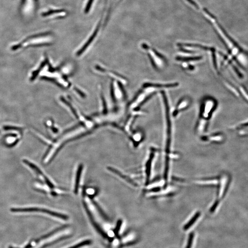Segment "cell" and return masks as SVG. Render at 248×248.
<instances>
[{"mask_svg": "<svg viewBox=\"0 0 248 248\" xmlns=\"http://www.w3.org/2000/svg\"><path fill=\"white\" fill-rule=\"evenodd\" d=\"M67 226L66 225L63 226L58 227V228H57V229H54V230H53V231L50 232V233L46 234V235H45V236H44L40 238H39V239H37V240L36 241V243H38L40 242V241H42V240L47 239V238H48L50 237H51L52 236H53V235L54 234H56V233H57V232H59L63 230H64V229H65L67 227Z\"/></svg>", "mask_w": 248, "mask_h": 248, "instance_id": "obj_4", "label": "cell"}, {"mask_svg": "<svg viewBox=\"0 0 248 248\" xmlns=\"http://www.w3.org/2000/svg\"><path fill=\"white\" fill-rule=\"evenodd\" d=\"M195 234L194 232H191L190 233L189 235V239H188V243L186 248H191L193 245V242H194Z\"/></svg>", "mask_w": 248, "mask_h": 248, "instance_id": "obj_10", "label": "cell"}, {"mask_svg": "<svg viewBox=\"0 0 248 248\" xmlns=\"http://www.w3.org/2000/svg\"><path fill=\"white\" fill-rule=\"evenodd\" d=\"M23 162H24V163H25V164L28 165V166H29L30 167L32 170H34V171H35V172H36L37 173L39 174L40 175H43L42 172V171H41V170H40L39 168H38V167L36 166L35 164L31 163V162H30V161H29L26 160H23Z\"/></svg>", "mask_w": 248, "mask_h": 248, "instance_id": "obj_8", "label": "cell"}, {"mask_svg": "<svg viewBox=\"0 0 248 248\" xmlns=\"http://www.w3.org/2000/svg\"><path fill=\"white\" fill-rule=\"evenodd\" d=\"M71 237L70 235H65L64 236H62L55 240L52 241L51 242L48 243V244H46L44 245H43L41 248H46L47 247H49V246H52L53 244H56L58 243L60 241H63V240H65V239H68V238H70Z\"/></svg>", "mask_w": 248, "mask_h": 248, "instance_id": "obj_6", "label": "cell"}, {"mask_svg": "<svg viewBox=\"0 0 248 248\" xmlns=\"http://www.w3.org/2000/svg\"><path fill=\"white\" fill-rule=\"evenodd\" d=\"M37 0H21L20 12L25 17H30L34 11L35 2Z\"/></svg>", "mask_w": 248, "mask_h": 248, "instance_id": "obj_1", "label": "cell"}, {"mask_svg": "<svg viewBox=\"0 0 248 248\" xmlns=\"http://www.w3.org/2000/svg\"><path fill=\"white\" fill-rule=\"evenodd\" d=\"M157 150L154 149V150H151L150 152V155L149 159L148 160L146 165V169H145V173H146V183L148 184L149 183L150 177L151 176V172H152V165H153L154 160L155 158V155L156 154V151Z\"/></svg>", "mask_w": 248, "mask_h": 248, "instance_id": "obj_2", "label": "cell"}, {"mask_svg": "<svg viewBox=\"0 0 248 248\" xmlns=\"http://www.w3.org/2000/svg\"><path fill=\"white\" fill-rule=\"evenodd\" d=\"M87 213H88L90 219V221L92 223V224L93 225L94 228L96 229L97 232L100 234L103 238H105V239H109L110 240V239H111V238L109 237L108 235L102 229L101 227L98 225V223L95 220L94 216L92 215L91 213L90 212L88 209H87Z\"/></svg>", "mask_w": 248, "mask_h": 248, "instance_id": "obj_3", "label": "cell"}, {"mask_svg": "<svg viewBox=\"0 0 248 248\" xmlns=\"http://www.w3.org/2000/svg\"><path fill=\"white\" fill-rule=\"evenodd\" d=\"M99 25H98L97 28H96L95 30L94 31V34H92V36L90 37V38H89L88 41V42L85 43V45L83 47V48H82V49L80 50V51L79 52V53H81L83 52V51H84L87 48V47H88V46L92 42L93 40L94 39L95 37L96 36L97 34V32H98V30H99Z\"/></svg>", "mask_w": 248, "mask_h": 248, "instance_id": "obj_7", "label": "cell"}, {"mask_svg": "<svg viewBox=\"0 0 248 248\" xmlns=\"http://www.w3.org/2000/svg\"><path fill=\"white\" fill-rule=\"evenodd\" d=\"M200 216V212H197L190 220L183 227L184 230L187 231L189 230L191 226H192L194 224V223H195L196 221L199 218Z\"/></svg>", "mask_w": 248, "mask_h": 248, "instance_id": "obj_5", "label": "cell"}, {"mask_svg": "<svg viewBox=\"0 0 248 248\" xmlns=\"http://www.w3.org/2000/svg\"><path fill=\"white\" fill-rule=\"evenodd\" d=\"M63 12V10H52L48 11V12L43 13L42 14L43 17H47V16H50L54 13H59L60 12Z\"/></svg>", "mask_w": 248, "mask_h": 248, "instance_id": "obj_11", "label": "cell"}, {"mask_svg": "<svg viewBox=\"0 0 248 248\" xmlns=\"http://www.w3.org/2000/svg\"><path fill=\"white\" fill-rule=\"evenodd\" d=\"M91 243H92V242L90 239L85 240L68 248H80L81 247L85 246V245H90V244H91Z\"/></svg>", "mask_w": 248, "mask_h": 248, "instance_id": "obj_9", "label": "cell"}, {"mask_svg": "<svg viewBox=\"0 0 248 248\" xmlns=\"http://www.w3.org/2000/svg\"><path fill=\"white\" fill-rule=\"evenodd\" d=\"M122 221L121 220H119V221L117 222V226H116V227H115V229L114 230V234H115L116 236H119V232L120 227H121V225H122Z\"/></svg>", "mask_w": 248, "mask_h": 248, "instance_id": "obj_12", "label": "cell"}, {"mask_svg": "<svg viewBox=\"0 0 248 248\" xmlns=\"http://www.w3.org/2000/svg\"><path fill=\"white\" fill-rule=\"evenodd\" d=\"M94 0H89L88 1L87 5H86V7H85V13H87L89 12L90 9L91 7V5L92 3L94 2Z\"/></svg>", "mask_w": 248, "mask_h": 248, "instance_id": "obj_14", "label": "cell"}, {"mask_svg": "<svg viewBox=\"0 0 248 248\" xmlns=\"http://www.w3.org/2000/svg\"><path fill=\"white\" fill-rule=\"evenodd\" d=\"M187 105H188V103H187V100H184L182 101L181 102H180V103L179 104L178 106L177 111H178L180 109H183V108H185L186 107V106Z\"/></svg>", "mask_w": 248, "mask_h": 248, "instance_id": "obj_13", "label": "cell"}, {"mask_svg": "<svg viewBox=\"0 0 248 248\" xmlns=\"http://www.w3.org/2000/svg\"><path fill=\"white\" fill-rule=\"evenodd\" d=\"M4 130H20L21 129L18 127H14V126H7L4 127Z\"/></svg>", "mask_w": 248, "mask_h": 248, "instance_id": "obj_15", "label": "cell"}]
</instances>
